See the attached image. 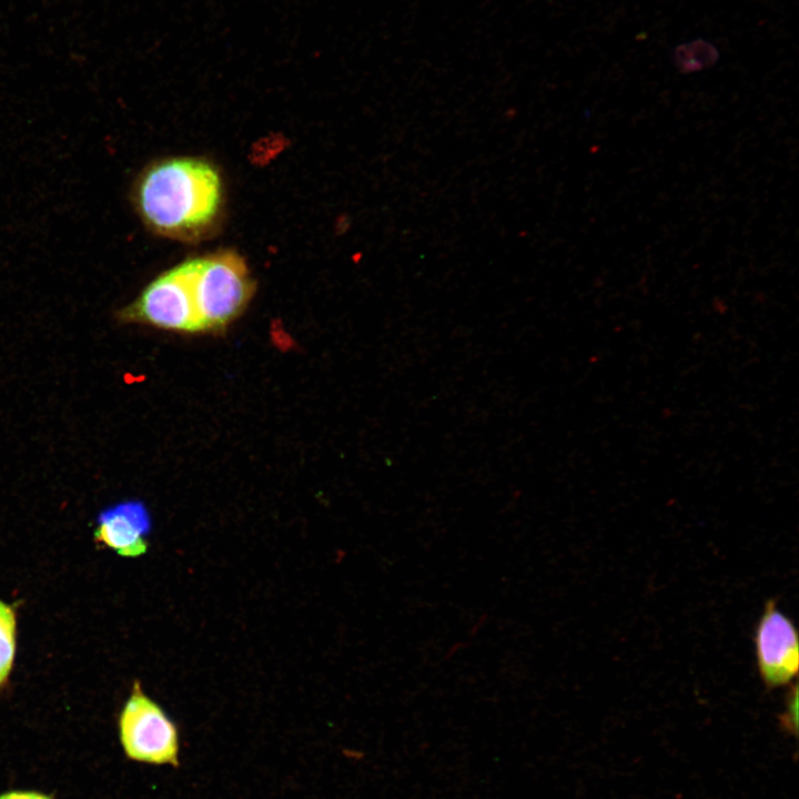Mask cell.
<instances>
[{
	"instance_id": "cell-1",
	"label": "cell",
	"mask_w": 799,
	"mask_h": 799,
	"mask_svg": "<svg viewBox=\"0 0 799 799\" xmlns=\"http://www.w3.org/2000/svg\"><path fill=\"white\" fill-rule=\"evenodd\" d=\"M133 204L153 232L173 239H195L210 230L222 205L218 170L193 158L151 164L136 179Z\"/></svg>"
},
{
	"instance_id": "cell-2",
	"label": "cell",
	"mask_w": 799,
	"mask_h": 799,
	"mask_svg": "<svg viewBox=\"0 0 799 799\" xmlns=\"http://www.w3.org/2000/svg\"><path fill=\"white\" fill-rule=\"evenodd\" d=\"M192 290L199 331L226 327L247 306L254 282L244 260L232 251L192 259Z\"/></svg>"
},
{
	"instance_id": "cell-3",
	"label": "cell",
	"mask_w": 799,
	"mask_h": 799,
	"mask_svg": "<svg viewBox=\"0 0 799 799\" xmlns=\"http://www.w3.org/2000/svg\"><path fill=\"white\" fill-rule=\"evenodd\" d=\"M192 265L189 260L155 277L133 302L118 311V320L176 332H199Z\"/></svg>"
},
{
	"instance_id": "cell-4",
	"label": "cell",
	"mask_w": 799,
	"mask_h": 799,
	"mask_svg": "<svg viewBox=\"0 0 799 799\" xmlns=\"http://www.w3.org/2000/svg\"><path fill=\"white\" fill-rule=\"evenodd\" d=\"M119 735L128 758L152 765H179L176 727L138 681L120 714Z\"/></svg>"
},
{
	"instance_id": "cell-5",
	"label": "cell",
	"mask_w": 799,
	"mask_h": 799,
	"mask_svg": "<svg viewBox=\"0 0 799 799\" xmlns=\"http://www.w3.org/2000/svg\"><path fill=\"white\" fill-rule=\"evenodd\" d=\"M755 656L759 677L769 689L789 686L799 668L798 633L775 599L766 601L756 625Z\"/></svg>"
},
{
	"instance_id": "cell-6",
	"label": "cell",
	"mask_w": 799,
	"mask_h": 799,
	"mask_svg": "<svg viewBox=\"0 0 799 799\" xmlns=\"http://www.w3.org/2000/svg\"><path fill=\"white\" fill-rule=\"evenodd\" d=\"M151 530L149 512L141 502L120 503L98 518L95 539L122 556L136 557L146 552Z\"/></svg>"
},
{
	"instance_id": "cell-7",
	"label": "cell",
	"mask_w": 799,
	"mask_h": 799,
	"mask_svg": "<svg viewBox=\"0 0 799 799\" xmlns=\"http://www.w3.org/2000/svg\"><path fill=\"white\" fill-rule=\"evenodd\" d=\"M718 57L717 49L702 39L678 45L674 51L675 65L685 73L709 68L718 60Z\"/></svg>"
},
{
	"instance_id": "cell-8",
	"label": "cell",
	"mask_w": 799,
	"mask_h": 799,
	"mask_svg": "<svg viewBox=\"0 0 799 799\" xmlns=\"http://www.w3.org/2000/svg\"><path fill=\"white\" fill-rule=\"evenodd\" d=\"M16 618L11 607L0 601V685L12 666L14 656Z\"/></svg>"
},
{
	"instance_id": "cell-9",
	"label": "cell",
	"mask_w": 799,
	"mask_h": 799,
	"mask_svg": "<svg viewBox=\"0 0 799 799\" xmlns=\"http://www.w3.org/2000/svg\"><path fill=\"white\" fill-rule=\"evenodd\" d=\"M785 698L783 711L779 715L782 731L796 737L798 732V686L792 682Z\"/></svg>"
},
{
	"instance_id": "cell-10",
	"label": "cell",
	"mask_w": 799,
	"mask_h": 799,
	"mask_svg": "<svg viewBox=\"0 0 799 799\" xmlns=\"http://www.w3.org/2000/svg\"><path fill=\"white\" fill-rule=\"evenodd\" d=\"M0 799H53L51 796L33 790H11L0 793Z\"/></svg>"
}]
</instances>
